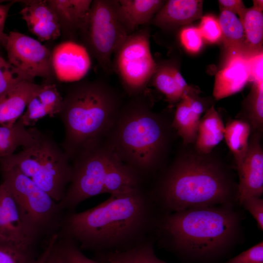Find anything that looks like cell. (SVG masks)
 Segmentation results:
<instances>
[{"label": "cell", "instance_id": "1", "mask_svg": "<svg viewBox=\"0 0 263 263\" xmlns=\"http://www.w3.org/2000/svg\"><path fill=\"white\" fill-rule=\"evenodd\" d=\"M154 202L142 187L111 195L92 208L64 215L58 236L79 244L80 249H126L148 238L156 226Z\"/></svg>", "mask_w": 263, "mask_h": 263}, {"label": "cell", "instance_id": "2", "mask_svg": "<svg viewBox=\"0 0 263 263\" xmlns=\"http://www.w3.org/2000/svg\"><path fill=\"white\" fill-rule=\"evenodd\" d=\"M242 219L234 207L212 206L167 214L156 226L166 245L180 257L209 263L222 258L240 241Z\"/></svg>", "mask_w": 263, "mask_h": 263}, {"label": "cell", "instance_id": "3", "mask_svg": "<svg viewBox=\"0 0 263 263\" xmlns=\"http://www.w3.org/2000/svg\"><path fill=\"white\" fill-rule=\"evenodd\" d=\"M123 102L120 93L104 80L79 81L69 88L58 116L64 128L61 147L70 160L104 140Z\"/></svg>", "mask_w": 263, "mask_h": 263}, {"label": "cell", "instance_id": "4", "mask_svg": "<svg viewBox=\"0 0 263 263\" xmlns=\"http://www.w3.org/2000/svg\"><path fill=\"white\" fill-rule=\"evenodd\" d=\"M171 123L153 112L143 94L124 102L104 139L118 159L143 179L155 171L168 148Z\"/></svg>", "mask_w": 263, "mask_h": 263}, {"label": "cell", "instance_id": "5", "mask_svg": "<svg viewBox=\"0 0 263 263\" xmlns=\"http://www.w3.org/2000/svg\"><path fill=\"white\" fill-rule=\"evenodd\" d=\"M156 194L157 202L170 212L202 207H234L237 196L222 166L195 155L174 162L162 177Z\"/></svg>", "mask_w": 263, "mask_h": 263}, {"label": "cell", "instance_id": "6", "mask_svg": "<svg viewBox=\"0 0 263 263\" xmlns=\"http://www.w3.org/2000/svg\"><path fill=\"white\" fill-rule=\"evenodd\" d=\"M70 159L52 136L40 132L20 152L0 158V166H15L54 200L63 198L72 176Z\"/></svg>", "mask_w": 263, "mask_h": 263}, {"label": "cell", "instance_id": "7", "mask_svg": "<svg viewBox=\"0 0 263 263\" xmlns=\"http://www.w3.org/2000/svg\"><path fill=\"white\" fill-rule=\"evenodd\" d=\"M7 186L27 224L39 239L58 233L64 217L58 202L15 166H0Z\"/></svg>", "mask_w": 263, "mask_h": 263}, {"label": "cell", "instance_id": "8", "mask_svg": "<svg viewBox=\"0 0 263 263\" xmlns=\"http://www.w3.org/2000/svg\"><path fill=\"white\" fill-rule=\"evenodd\" d=\"M79 33L86 50L105 73H111L112 56L130 35L120 18L117 0H93Z\"/></svg>", "mask_w": 263, "mask_h": 263}, {"label": "cell", "instance_id": "9", "mask_svg": "<svg viewBox=\"0 0 263 263\" xmlns=\"http://www.w3.org/2000/svg\"><path fill=\"white\" fill-rule=\"evenodd\" d=\"M116 157L105 140L80 151L72 160V179L58 202L62 210L72 212L83 201L104 193L106 175Z\"/></svg>", "mask_w": 263, "mask_h": 263}, {"label": "cell", "instance_id": "10", "mask_svg": "<svg viewBox=\"0 0 263 263\" xmlns=\"http://www.w3.org/2000/svg\"><path fill=\"white\" fill-rule=\"evenodd\" d=\"M150 37L147 27L137 30L128 36L113 56V71L130 97L143 94L156 67Z\"/></svg>", "mask_w": 263, "mask_h": 263}, {"label": "cell", "instance_id": "11", "mask_svg": "<svg viewBox=\"0 0 263 263\" xmlns=\"http://www.w3.org/2000/svg\"><path fill=\"white\" fill-rule=\"evenodd\" d=\"M8 61L30 76L51 80L54 74L51 52L39 41L18 32L7 35Z\"/></svg>", "mask_w": 263, "mask_h": 263}, {"label": "cell", "instance_id": "12", "mask_svg": "<svg viewBox=\"0 0 263 263\" xmlns=\"http://www.w3.org/2000/svg\"><path fill=\"white\" fill-rule=\"evenodd\" d=\"M0 239L31 247L38 239L3 182L0 185Z\"/></svg>", "mask_w": 263, "mask_h": 263}, {"label": "cell", "instance_id": "13", "mask_svg": "<svg viewBox=\"0 0 263 263\" xmlns=\"http://www.w3.org/2000/svg\"><path fill=\"white\" fill-rule=\"evenodd\" d=\"M238 172L237 200L240 205L246 198L261 197L263 193V150L259 132L253 134L249 140L247 152Z\"/></svg>", "mask_w": 263, "mask_h": 263}, {"label": "cell", "instance_id": "14", "mask_svg": "<svg viewBox=\"0 0 263 263\" xmlns=\"http://www.w3.org/2000/svg\"><path fill=\"white\" fill-rule=\"evenodd\" d=\"M54 75L60 81L76 80L88 67L85 49L74 42L66 41L57 45L51 52Z\"/></svg>", "mask_w": 263, "mask_h": 263}, {"label": "cell", "instance_id": "15", "mask_svg": "<svg viewBox=\"0 0 263 263\" xmlns=\"http://www.w3.org/2000/svg\"><path fill=\"white\" fill-rule=\"evenodd\" d=\"M24 6L20 11L29 31L41 41L54 40L61 35L58 19L47 0L21 1Z\"/></svg>", "mask_w": 263, "mask_h": 263}, {"label": "cell", "instance_id": "16", "mask_svg": "<svg viewBox=\"0 0 263 263\" xmlns=\"http://www.w3.org/2000/svg\"><path fill=\"white\" fill-rule=\"evenodd\" d=\"M250 80L248 58L238 55L227 56L224 67L216 75L213 94L219 100L241 91Z\"/></svg>", "mask_w": 263, "mask_h": 263}, {"label": "cell", "instance_id": "17", "mask_svg": "<svg viewBox=\"0 0 263 263\" xmlns=\"http://www.w3.org/2000/svg\"><path fill=\"white\" fill-rule=\"evenodd\" d=\"M201 0H169L156 13L151 22L162 29H171L202 17Z\"/></svg>", "mask_w": 263, "mask_h": 263}, {"label": "cell", "instance_id": "18", "mask_svg": "<svg viewBox=\"0 0 263 263\" xmlns=\"http://www.w3.org/2000/svg\"><path fill=\"white\" fill-rule=\"evenodd\" d=\"M62 102L63 97L55 84L48 82L41 84L30 98L20 118L25 126H33L45 116L58 115Z\"/></svg>", "mask_w": 263, "mask_h": 263}, {"label": "cell", "instance_id": "19", "mask_svg": "<svg viewBox=\"0 0 263 263\" xmlns=\"http://www.w3.org/2000/svg\"><path fill=\"white\" fill-rule=\"evenodd\" d=\"M195 96L185 94L178 102L171 127L177 132L186 144L194 143L201 116L204 111L202 102Z\"/></svg>", "mask_w": 263, "mask_h": 263}, {"label": "cell", "instance_id": "20", "mask_svg": "<svg viewBox=\"0 0 263 263\" xmlns=\"http://www.w3.org/2000/svg\"><path fill=\"white\" fill-rule=\"evenodd\" d=\"M40 85L23 81L0 96V125L15 123L23 114L27 104Z\"/></svg>", "mask_w": 263, "mask_h": 263}, {"label": "cell", "instance_id": "21", "mask_svg": "<svg viewBox=\"0 0 263 263\" xmlns=\"http://www.w3.org/2000/svg\"><path fill=\"white\" fill-rule=\"evenodd\" d=\"M93 0H47L55 13L61 33L73 36L79 33L88 16Z\"/></svg>", "mask_w": 263, "mask_h": 263}, {"label": "cell", "instance_id": "22", "mask_svg": "<svg viewBox=\"0 0 263 263\" xmlns=\"http://www.w3.org/2000/svg\"><path fill=\"white\" fill-rule=\"evenodd\" d=\"M151 80L152 85L171 104L179 102L185 94L195 91L187 84L178 69L169 62L157 64Z\"/></svg>", "mask_w": 263, "mask_h": 263}, {"label": "cell", "instance_id": "23", "mask_svg": "<svg viewBox=\"0 0 263 263\" xmlns=\"http://www.w3.org/2000/svg\"><path fill=\"white\" fill-rule=\"evenodd\" d=\"M162 0H117L120 18L130 35L151 21L165 2Z\"/></svg>", "mask_w": 263, "mask_h": 263}, {"label": "cell", "instance_id": "24", "mask_svg": "<svg viewBox=\"0 0 263 263\" xmlns=\"http://www.w3.org/2000/svg\"><path fill=\"white\" fill-rule=\"evenodd\" d=\"M225 126L214 106H211L201 118L196 140V149L203 154H207L224 139Z\"/></svg>", "mask_w": 263, "mask_h": 263}, {"label": "cell", "instance_id": "25", "mask_svg": "<svg viewBox=\"0 0 263 263\" xmlns=\"http://www.w3.org/2000/svg\"><path fill=\"white\" fill-rule=\"evenodd\" d=\"M26 127L20 118L14 124L0 125V158L10 156L19 147H27L36 141L40 131Z\"/></svg>", "mask_w": 263, "mask_h": 263}, {"label": "cell", "instance_id": "26", "mask_svg": "<svg viewBox=\"0 0 263 263\" xmlns=\"http://www.w3.org/2000/svg\"><path fill=\"white\" fill-rule=\"evenodd\" d=\"M143 179L117 157L108 170L104 185V193L110 195L125 192L142 187Z\"/></svg>", "mask_w": 263, "mask_h": 263}, {"label": "cell", "instance_id": "27", "mask_svg": "<svg viewBox=\"0 0 263 263\" xmlns=\"http://www.w3.org/2000/svg\"><path fill=\"white\" fill-rule=\"evenodd\" d=\"M101 261L104 263H167L156 255L150 238L126 249L107 251L101 256Z\"/></svg>", "mask_w": 263, "mask_h": 263}, {"label": "cell", "instance_id": "28", "mask_svg": "<svg viewBox=\"0 0 263 263\" xmlns=\"http://www.w3.org/2000/svg\"><path fill=\"white\" fill-rule=\"evenodd\" d=\"M241 21L245 36L243 55L249 58L263 52V11L253 6L247 8Z\"/></svg>", "mask_w": 263, "mask_h": 263}, {"label": "cell", "instance_id": "29", "mask_svg": "<svg viewBox=\"0 0 263 263\" xmlns=\"http://www.w3.org/2000/svg\"><path fill=\"white\" fill-rule=\"evenodd\" d=\"M218 20L221 30V38L227 51V56L243 55L245 36L239 18L234 14L223 10L221 11Z\"/></svg>", "mask_w": 263, "mask_h": 263}, {"label": "cell", "instance_id": "30", "mask_svg": "<svg viewBox=\"0 0 263 263\" xmlns=\"http://www.w3.org/2000/svg\"><path fill=\"white\" fill-rule=\"evenodd\" d=\"M251 129L249 124L243 120H232L225 126L224 138L234 157L238 170L247 152Z\"/></svg>", "mask_w": 263, "mask_h": 263}, {"label": "cell", "instance_id": "31", "mask_svg": "<svg viewBox=\"0 0 263 263\" xmlns=\"http://www.w3.org/2000/svg\"><path fill=\"white\" fill-rule=\"evenodd\" d=\"M246 121L251 128L260 131L263 125V81L253 82L244 106Z\"/></svg>", "mask_w": 263, "mask_h": 263}, {"label": "cell", "instance_id": "32", "mask_svg": "<svg viewBox=\"0 0 263 263\" xmlns=\"http://www.w3.org/2000/svg\"><path fill=\"white\" fill-rule=\"evenodd\" d=\"M33 247L0 239V263H34Z\"/></svg>", "mask_w": 263, "mask_h": 263}, {"label": "cell", "instance_id": "33", "mask_svg": "<svg viewBox=\"0 0 263 263\" xmlns=\"http://www.w3.org/2000/svg\"><path fill=\"white\" fill-rule=\"evenodd\" d=\"M34 79L0 56V96L18 83Z\"/></svg>", "mask_w": 263, "mask_h": 263}, {"label": "cell", "instance_id": "34", "mask_svg": "<svg viewBox=\"0 0 263 263\" xmlns=\"http://www.w3.org/2000/svg\"><path fill=\"white\" fill-rule=\"evenodd\" d=\"M56 246L63 263H104L88 258L79 246L69 239L58 237Z\"/></svg>", "mask_w": 263, "mask_h": 263}, {"label": "cell", "instance_id": "35", "mask_svg": "<svg viewBox=\"0 0 263 263\" xmlns=\"http://www.w3.org/2000/svg\"><path fill=\"white\" fill-rule=\"evenodd\" d=\"M198 29L203 38L208 42H216L222 37L218 20L211 16H205L201 18Z\"/></svg>", "mask_w": 263, "mask_h": 263}, {"label": "cell", "instance_id": "36", "mask_svg": "<svg viewBox=\"0 0 263 263\" xmlns=\"http://www.w3.org/2000/svg\"><path fill=\"white\" fill-rule=\"evenodd\" d=\"M180 39L184 47L189 52L197 53L203 45V38L198 28L189 27L183 29Z\"/></svg>", "mask_w": 263, "mask_h": 263}, {"label": "cell", "instance_id": "37", "mask_svg": "<svg viewBox=\"0 0 263 263\" xmlns=\"http://www.w3.org/2000/svg\"><path fill=\"white\" fill-rule=\"evenodd\" d=\"M224 263H263V242L261 241Z\"/></svg>", "mask_w": 263, "mask_h": 263}, {"label": "cell", "instance_id": "38", "mask_svg": "<svg viewBox=\"0 0 263 263\" xmlns=\"http://www.w3.org/2000/svg\"><path fill=\"white\" fill-rule=\"evenodd\" d=\"M247 210L256 220L259 228L263 230V199L261 197H251L244 200L240 204Z\"/></svg>", "mask_w": 263, "mask_h": 263}, {"label": "cell", "instance_id": "39", "mask_svg": "<svg viewBox=\"0 0 263 263\" xmlns=\"http://www.w3.org/2000/svg\"><path fill=\"white\" fill-rule=\"evenodd\" d=\"M250 68V80L263 81V54L261 53L248 58Z\"/></svg>", "mask_w": 263, "mask_h": 263}, {"label": "cell", "instance_id": "40", "mask_svg": "<svg viewBox=\"0 0 263 263\" xmlns=\"http://www.w3.org/2000/svg\"><path fill=\"white\" fill-rule=\"evenodd\" d=\"M218 3L221 11L225 10L237 14L240 20L243 19L247 8L242 0H219Z\"/></svg>", "mask_w": 263, "mask_h": 263}, {"label": "cell", "instance_id": "41", "mask_svg": "<svg viewBox=\"0 0 263 263\" xmlns=\"http://www.w3.org/2000/svg\"><path fill=\"white\" fill-rule=\"evenodd\" d=\"M14 1L7 4L0 3V45L5 47L7 34L4 32V26L9 11Z\"/></svg>", "mask_w": 263, "mask_h": 263}, {"label": "cell", "instance_id": "42", "mask_svg": "<svg viewBox=\"0 0 263 263\" xmlns=\"http://www.w3.org/2000/svg\"><path fill=\"white\" fill-rule=\"evenodd\" d=\"M58 235L57 233L54 234L49 237V241L43 252L37 259H35L34 263H45L46 259L49 254L53 246L57 240Z\"/></svg>", "mask_w": 263, "mask_h": 263}, {"label": "cell", "instance_id": "43", "mask_svg": "<svg viewBox=\"0 0 263 263\" xmlns=\"http://www.w3.org/2000/svg\"><path fill=\"white\" fill-rule=\"evenodd\" d=\"M57 241L53 246L45 263H63L56 248Z\"/></svg>", "mask_w": 263, "mask_h": 263}, {"label": "cell", "instance_id": "44", "mask_svg": "<svg viewBox=\"0 0 263 263\" xmlns=\"http://www.w3.org/2000/svg\"><path fill=\"white\" fill-rule=\"evenodd\" d=\"M253 6L263 11V1L261 0H253Z\"/></svg>", "mask_w": 263, "mask_h": 263}]
</instances>
